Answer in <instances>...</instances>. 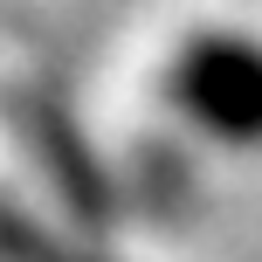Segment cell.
<instances>
[{"label":"cell","mask_w":262,"mask_h":262,"mask_svg":"<svg viewBox=\"0 0 262 262\" xmlns=\"http://www.w3.org/2000/svg\"><path fill=\"white\" fill-rule=\"evenodd\" d=\"M180 97L207 124L262 131V55H249L242 41H207V49L180 69Z\"/></svg>","instance_id":"6da1fadb"},{"label":"cell","mask_w":262,"mask_h":262,"mask_svg":"<svg viewBox=\"0 0 262 262\" xmlns=\"http://www.w3.org/2000/svg\"><path fill=\"white\" fill-rule=\"evenodd\" d=\"M0 262H83V255H69L62 242H49L14 200H0Z\"/></svg>","instance_id":"7a4b0ae2"}]
</instances>
